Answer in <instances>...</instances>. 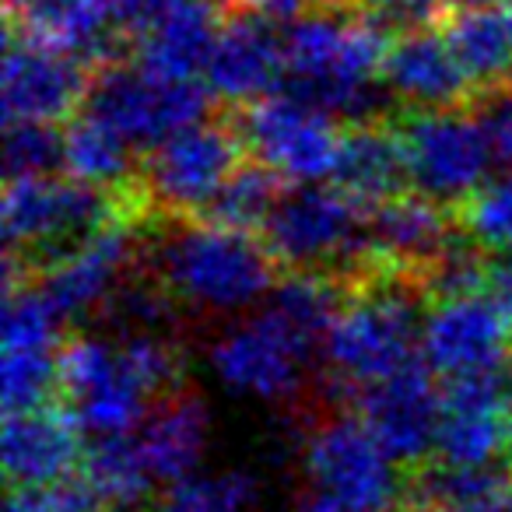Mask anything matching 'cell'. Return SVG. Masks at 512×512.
<instances>
[{"mask_svg":"<svg viewBox=\"0 0 512 512\" xmlns=\"http://www.w3.org/2000/svg\"><path fill=\"white\" fill-rule=\"evenodd\" d=\"M386 32L348 8H323L285 32L281 92L323 109L341 123L393 120V92L383 85Z\"/></svg>","mask_w":512,"mask_h":512,"instance_id":"cell-1","label":"cell"},{"mask_svg":"<svg viewBox=\"0 0 512 512\" xmlns=\"http://www.w3.org/2000/svg\"><path fill=\"white\" fill-rule=\"evenodd\" d=\"M348 302L323 344V362L330 372V400L355 404L369 386L390 379L421 358L425 330V288L411 274L358 267L348 274Z\"/></svg>","mask_w":512,"mask_h":512,"instance_id":"cell-2","label":"cell"},{"mask_svg":"<svg viewBox=\"0 0 512 512\" xmlns=\"http://www.w3.org/2000/svg\"><path fill=\"white\" fill-rule=\"evenodd\" d=\"M165 232L148 246V267L183 309L232 316L267 302L281 267L267 242L211 221H165Z\"/></svg>","mask_w":512,"mask_h":512,"instance_id":"cell-3","label":"cell"},{"mask_svg":"<svg viewBox=\"0 0 512 512\" xmlns=\"http://www.w3.org/2000/svg\"><path fill=\"white\" fill-rule=\"evenodd\" d=\"M302 488L295 512H386L404 498L397 460L355 404H327L302 439Z\"/></svg>","mask_w":512,"mask_h":512,"instance_id":"cell-4","label":"cell"},{"mask_svg":"<svg viewBox=\"0 0 512 512\" xmlns=\"http://www.w3.org/2000/svg\"><path fill=\"white\" fill-rule=\"evenodd\" d=\"M281 271L355 274L369 253V207L334 183H292L264 225Z\"/></svg>","mask_w":512,"mask_h":512,"instance_id":"cell-5","label":"cell"},{"mask_svg":"<svg viewBox=\"0 0 512 512\" xmlns=\"http://www.w3.org/2000/svg\"><path fill=\"white\" fill-rule=\"evenodd\" d=\"M246 155L249 151L235 116L228 120L207 116L165 137L158 148L144 151L141 186L155 221L200 218Z\"/></svg>","mask_w":512,"mask_h":512,"instance_id":"cell-6","label":"cell"},{"mask_svg":"<svg viewBox=\"0 0 512 512\" xmlns=\"http://www.w3.org/2000/svg\"><path fill=\"white\" fill-rule=\"evenodd\" d=\"M211 102V88L200 78L165 81L120 57L92 71L81 113L99 116L102 123L120 130L137 151H151L165 137L207 120Z\"/></svg>","mask_w":512,"mask_h":512,"instance_id":"cell-7","label":"cell"},{"mask_svg":"<svg viewBox=\"0 0 512 512\" xmlns=\"http://www.w3.org/2000/svg\"><path fill=\"white\" fill-rule=\"evenodd\" d=\"M411 186L439 204H463L488 183L495 158L474 109H404L397 120Z\"/></svg>","mask_w":512,"mask_h":512,"instance_id":"cell-8","label":"cell"},{"mask_svg":"<svg viewBox=\"0 0 512 512\" xmlns=\"http://www.w3.org/2000/svg\"><path fill=\"white\" fill-rule=\"evenodd\" d=\"M246 151L267 162L285 183H330L341 155L344 123L323 109L274 92L235 109Z\"/></svg>","mask_w":512,"mask_h":512,"instance_id":"cell-9","label":"cell"},{"mask_svg":"<svg viewBox=\"0 0 512 512\" xmlns=\"http://www.w3.org/2000/svg\"><path fill=\"white\" fill-rule=\"evenodd\" d=\"M144 225L151 218L120 214L106 228L85 239L81 246L67 249L64 256L36 267L32 281L50 299L64 323H81L88 316H99L109 295L120 288V281L137 267L144 253Z\"/></svg>","mask_w":512,"mask_h":512,"instance_id":"cell-10","label":"cell"},{"mask_svg":"<svg viewBox=\"0 0 512 512\" xmlns=\"http://www.w3.org/2000/svg\"><path fill=\"white\" fill-rule=\"evenodd\" d=\"M207 358H211L214 376L228 390L281 404V400L299 397L302 379H306V362L313 355L264 306L256 316H246V320L221 330Z\"/></svg>","mask_w":512,"mask_h":512,"instance_id":"cell-11","label":"cell"},{"mask_svg":"<svg viewBox=\"0 0 512 512\" xmlns=\"http://www.w3.org/2000/svg\"><path fill=\"white\" fill-rule=\"evenodd\" d=\"M60 397L88 435H127L148 418L151 400L130 376L120 344L71 337L60 348Z\"/></svg>","mask_w":512,"mask_h":512,"instance_id":"cell-12","label":"cell"},{"mask_svg":"<svg viewBox=\"0 0 512 512\" xmlns=\"http://www.w3.org/2000/svg\"><path fill=\"white\" fill-rule=\"evenodd\" d=\"M355 407L404 474L432 463L442 425V390L425 358L362 390Z\"/></svg>","mask_w":512,"mask_h":512,"instance_id":"cell-13","label":"cell"},{"mask_svg":"<svg viewBox=\"0 0 512 512\" xmlns=\"http://www.w3.org/2000/svg\"><path fill=\"white\" fill-rule=\"evenodd\" d=\"M214 99L242 109L285 88V36L253 4L221 11V32L207 64Z\"/></svg>","mask_w":512,"mask_h":512,"instance_id":"cell-14","label":"cell"},{"mask_svg":"<svg viewBox=\"0 0 512 512\" xmlns=\"http://www.w3.org/2000/svg\"><path fill=\"white\" fill-rule=\"evenodd\" d=\"M92 67L8 29L4 36V123H60L85 106Z\"/></svg>","mask_w":512,"mask_h":512,"instance_id":"cell-15","label":"cell"},{"mask_svg":"<svg viewBox=\"0 0 512 512\" xmlns=\"http://www.w3.org/2000/svg\"><path fill=\"white\" fill-rule=\"evenodd\" d=\"M512 355V327L491 295L442 299L425 313L421 358L442 379L470 376Z\"/></svg>","mask_w":512,"mask_h":512,"instance_id":"cell-16","label":"cell"},{"mask_svg":"<svg viewBox=\"0 0 512 512\" xmlns=\"http://www.w3.org/2000/svg\"><path fill=\"white\" fill-rule=\"evenodd\" d=\"M460 235L456 218H449V207L425 193H400L383 204L369 207V253L365 264L383 271L421 274L439 260V253ZM425 288V285H421Z\"/></svg>","mask_w":512,"mask_h":512,"instance_id":"cell-17","label":"cell"},{"mask_svg":"<svg viewBox=\"0 0 512 512\" xmlns=\"http://www.w3.org/2000/svg\"><path fill=\"white\" fill-rule=\"evenodd\" d=\"M85 428L67 404H43L4 418V477L18 484H53L81 474Z\"/></svg>","mask_w":512,"mask_h":512,"instance_id":"cell-18","label":"cell"},{"mask_svg":"<svg viewBox=\"0 0 512 512\" xmlns=\"http://www.w3.org/2000/svg\"><path fill=\"white\" fill-rule=\"evenodd\" d=\"M8 29L67 57L102 67L120 60L127 32L106 0H8Z\"/></svg>","mask_w":512,"mask_h":512,"instance_id":"cell-19","label":"cell"},{"mask_svg":"<svg viewBox=\"0 0 512 512\" xmlns=\"http://www.w3.org/2000/svg\"><path fill=\"white\" fill-rule=\"evenodd\" d=\"M214 0H169L130 36L134 64L165 81H193L207 74L221 18Z\"/></svg>","mask_w":512,"mask_h":512,"instance_id":"cell-20","label":"cell"},{"mask_svg":"<svg viewBox=\"0 0 512 512\" xmlns=\"http://www.w3.org/2000/svg\"><path fill=\"white\" fill-rule=\"evenodd\" d=\"M383 85L407 109H460L477 99V85L463 71L449 36L432 29L407 32L386 46Z\"/></svg>","mask_w":512,"mask_h":512,"instance_id":"cell-21","label":"cell"},{"mask_svg":"<svg viewBox=\"0 0 512 512\" xmlns=\"http://www.w3.org/2000/svg\"><path fill=\"white\" fill-rule=\"evenodd\" d=\"M330 183L341 186L348 197H355L365 207H376L411 190V169H407L397 123H344L341 155H337Z\"/></svg>","mask_w":512,"mask_h":512,"instance_id":"cell-22","label":"cell"},{"mask_svg":"<svg viewBox=\"0 0 512 512\" xmlns=\"http://www.w3.org/2000/svg\"><path fill=\"white\" fill-rule=\"evenodd\" d=\"M207 404L193 386H179L176 393L155 400L148 418L141 421L137 442L144 449L151 474L158 484H176L193 477L207 449Z\"/></svg>","mask_w":512,"mask_h":512,"instance_id":"cell-23","label":"cell"},{"mask_svg":"<svg viewBox=\"0 0 512 512\" xmlns=\"http://www.w3.org/2000/svg\"><path fill=\"white\" fill-rule=\"evenodd\" d=\"M348 302V281L330 271H285L264 306L292 330V337L309 351L323 355L330 330Z\"/></svg>","mask_w":512,"mask_h":512,"instance_id":"cell-24","label":"cell"},{"mask_svg":"<svg viewBox=\"0 0 512 512\" xmlns=\"http://www.w3.org/2000/svg\"><path fill=\"white\" fill-rule=\"evenodd\" d=\"M81 477L95 491L106 512H137L155 495V474H151L144 449L134 432L127 435H92L81 463Z\"/></svg>","mask_w":512,"mask_h":512,"instance_id":"cell-25","label":"cell"},{"mask_svg":"<svg viewBox=\"0 0 512 512\" xmlns=\"http://www.w3.org/2000/svg\"><path fill=\"white\" fill-rule=\"evenodd\" d=\"M446 36L477 92L512 81V0L463 8L449 18Z\"/></svg>","mask_w":512,"mask_h":512,"instance_id":"cell-26","label":"cell"},{"mask_svg":"<svg viewBox=\"0 0 512 512\" xmlns=\"http://www.w3.org/2000/svg\"><path fill=\"white\" fill-rule=\"evenodd\" d=\"M141 151L99 116L81 113L64 130V169L71 179L102 186V190H130L141 183Z\"/></svg>","mask_w":512,"mask_h":512,"instance_id":"cell-27","label":"cell"},{"mask_svg":"<svg viewBox=\"0 0 512 512\" xmlns=\"http://www.w3.org/2000/svg\"><path fill=\"white\" fill-rule=\"evenodd\" d=\"M285 197V179L260 158L246 155L235 165L232 176L221 183L214 200L204 207L200 221H211L221 228H235V232H264L271 221L278 200Z\"/></svg>","mask_w":512,"mask_h":512,"instance_id":"cell-28","label":"cell"},{"mask_svg":"<svg viewBox=\"0 0 512 512\" xmlns=\"http://www.w3.org/2000/svg\"><path fill=\"white\" fill-rule=\"evenodd\" d=\"M60 313L50 306L39 285H32V278L8 281L4 285V351L18 348H64L60 344Z\"/></svg>","mask_w":512,"mask_h":512,"instance_id":"cell-29","label":"cell"},{"mask_svg":"<svg viewBox=\"0 0 512 512\" xmlns=\"http://www.w3.org/2000/svg\"><path fill=\"white\" fill-rule=\"evenodd\" d=\"M453 218L467 239L488 253H512V172L488 179L477 193L453 207Z\"/></svg>","mask_w":512,"mask_h":512,"instance_id":"cell-30","label":"cell"},{"mask_svg":"<svg viewBox=\"0 0 512 512\" xmlns=\"http://www.w3.org/2000/svg\"><path fill=\"white\" fill-rule=\"evenodd\" d=\"M155 512H256V484L246 474L186 477L158 495Z\"/></svg>","mask_w":512,"mask_h":512,"instance_id":"cell-31","label":"cell"},{"mask_svg":"<svg viewBox=\"0 0 512 512\" xmlns=\"http://www.w3.org/2000/svg\"><path fill=\"white\" fill-rule=\"evenodd\" d=\"M60 397V348L4 351V411H29Z\"/></svg>","mask_w":512,"mask_h":512,"instance_id":"cell-32","label":"cell"},{"mask_svg":"<svg viewBox=\"0 0 512 512\" xmlns=\"http://www.w3.org/2000/svg\"><path fill=\"white\" fill-rule=\"evenodd\" d=\"M57 169H64V134H57V123H4V172H8V179L57 176Z\"/></svg>","mask_w":512,"mask_h":512,"instance_id":"cell-33","label":"cell"},{"mask_svg":"<svg viewBox=\"0 0 512 512\" xmlns=\"http://www.w3.org/2000/svg\"><path fill=\"white\" fill-rule=\"evenodd\" d=\"M344 8L383 29L386 36H407L439 25L449 0H344Z\"/></svg>","mask_w":512,"mask_h":512,"instance_id":"cell-34","label":"cell"},{"mask_svg":"<svg viewBox=\"0 0 512 512\" xmlns=\"http://www.w3.org/2000/svg\"><path fill=\"white\" fill-rule=\"evenodd\" d=\"M4 512H106L88 488L81 474L53 484H18L8 488V505Z\"/></svg>","mask_w":512,"mask_h":512,"instance_id":"cell-35","label":"cell"},{"mask_svg":"<svg viewBox=\"0 0 512 512\" xmlns=\"http://www.w3.org/2000/svg\"><path fill=\"white\" fill-rule=\"evenodd\" d=\"M484 137H488L491 158L502 172H512V85H495L477 92L470 102Z\"/></svg>","mask_w":512,"mask_h":512,"instance_id":"cell-36","label":"cell"},{"mask_svg":"<svg viewBox=\"0 0 512 512\" xmlns=\"http://www.w3.org/2000/svg\"><path fill=\"white\" fill-rule=\"evenodd\" d=\"M249 4L274 25H292L323 8H344V0H249Z\"/></svg>","mask_w":512,"mask_h":512,"instance_id":"cell-37","label":"cell"},{"mask_svg":"<svg viewBox=\"0 0 512 512\" xmlns=\"http://www.w3.org/2000/svg\"><path fill=\"white\" fill-rule=\"evenodd\" d=\"M488 295L495 299V306L502 309V316L509 320V327H512V253H495V256H491Z\"/></svg>","mask_w":512,"mask_h":512,"instance_id":"cell-38","label":"cell"},{"mask_svg":"<svg viewBox=\"0 0 512 512\" xmlns=\"http://www.w3.org/2000/svg\"><path fill=\"white\" fill-rule=\"evenodd\" d=\"M106 4L113 8V15H116V22L123 25V32L134 36V32L141 29L162 4H169V0H106Z\"/></svg>","mask_w":512,"mask_h":512,"instance_id":"cell-39","label":"cell"},{"mask_svg":"<svg viewBox=\"0 0 512 512\" xmlns=\"http://www.w3.org/2000/svg\"><path fill=\"white\" fill-rule=\"evenodd\" d=\"M474 512H512V481L505 484L502 491H495V495L488 498V502H481Z\"/></svg>","mask_w":512,"mask_h":512,"instance_id":"cell-40","label":"cell"},{"mask_svg":"<svg viewBox=\"0 0 512 512\" xmlns=\"http://www.w3.org/2000/svg\"><path fill=\"white\" fill-rule=\"evenodd\" d=\"M456 8H484V4H495V0H449Z\"/></svg>","mask_w":512,"mask_h":512,"instance_id":"cell-41","label":"cell"},{"mask_svg":"<svg viewBox=\"0 0 512 512\" xmlns=\"http://www.w3.org/2000/svg\"><path fill=\"white\" fill-rule=\"evenodd\" d=\"M386 512H428V509H418V505H411V502H404V498H400V502L393 505V509H386Z\"/></svg>","mask_w":512,"mask_h":512,"instance_id":"cell-42","label":"cell"},{"mask_svg":"<svg viewBox=\"0 0 512 512\" xmlns=\"http://www.w3.org/2000/svg\"><path fill=\"white\" fill-rule=\"evenodd\" d=\"M221 11H232V8H242V4H249V0H214Z\"/></svg>","mask_w":512,"mask_h":512,"instance_id":"cell-43","label":"cell"},{"mask_svg":"<svg viewBox=\"0 0 512 512\" xmlns=\"http://www.w3.org/2000/svg\"><path fill=\"white\" fill-rule=\"evenodd\" d=\"M509 85H512V81H509Z\"/></svg>","mask_w":512,"mask_h":512,"instance_id":"cell-44","label":"cell"}]
</instances>
